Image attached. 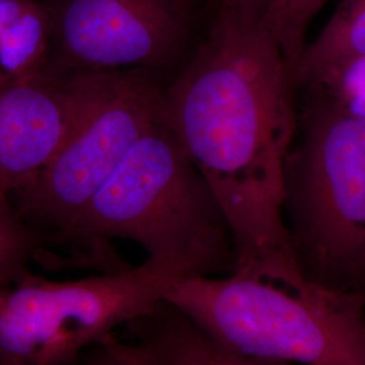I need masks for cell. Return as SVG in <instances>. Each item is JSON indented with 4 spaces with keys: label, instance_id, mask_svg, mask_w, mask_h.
<instances>
[{
    "label": "cell",
    "instance_id": "1",
    "mask_svg": "<svg viewBox=\"0 0 365 365\" xmlns=\"http://www.w3.org/2000/svg\"><path fill=\"white\" fill-rule=\"evenodd\" d=\"M299 96L274 38L211 9L205 38L165 90V119L215 196L233 274L304 286L286 214V165Z\"/></svg>",
    "mask_w": 365,
    "mask_h": 365
},
{
    "label": "cell",
    "instance_id": "2",
    "mask_svg": "<svg viewBox=\"0 0 365 365\" xmlns=\"http://www.w3.org/2000/svg\"><path fill=\"white\" fill-rule=\"evenodd\" d=\"M113 240L135 242L148 259L182 262L196 277L235 272L225 215L165 118L134 143L63 244L108 272L130 265L111 249Z\"/></svg>",
    "mask_w": 365,
    "mask_h": 365
},
{
    "label": "cell",
    "instance_id": "3",
    "mask_svg": "<svg viewBox=\"0 0 365 365\" xmlns=\"http://www.w3.org/2000/svg\"><path fill=\"white\" fill-rule=\"evenodd\" d=\"M168 300L223 346L300 365H365V295L244 274L190 277Z\"/></svg>",
    "mask_w": 365,
    "mask_h": 365
},
{
    "label": "cell",
    "instance_id": "4",
    "mask_svg": "<svg viewBox=\"0 0 365 365\" xmlns=\"http://www.w3.org/2000/svg\"><path fill=\"white\" fill-rule=\"evenodd\" d=\"M299 96L284 214L303 277L365 295V118Z\"/></svg>",
    "mask_w": 365,
    "mask_h": 365
},
{
    "label": "cell",
    "instance_id": "5",
    "mask_svg": "<svg viewBox=\"0 0 365 365\" xmlns=\"http://www.w3.org/2000/svg\"><path fill=\"white\" fill-rule=\"evenodd\" d=\"M78 75V111L64 141L10 199L45 244H63L134 143L165 118L170 78L160 73L120 69Z\"/></svg>",
    "mask_w": 365,
    "mask_h": 365
},
{
    "label": "cell",
    "instance_id": "6",
    "mask_svg": "<svg viewBox=\"0 0 365 365\" xmlns=\"http://www.w3.org/2000/svg\"><path fill=\"white\" fill-rule=\"evenodd\" d=\"M196 277L178 261L138 265L78 280L31 269L0 287V359L27 365H78L83 353L152 313L170 289Z\"/></svg>",
    "mask_w": 365,
    "mask_h": 365
},
{
    "label": "cell",
    "instance_id": "7",
    "mask_svg": "<svg viewBox=\"0 0 365 365\" xmlns=\"http://www.w3.org/2000/svg\"><path fill=\"white\" fill-rule=\"evenodd\" d=\"M48 71L144 69L172 78L205 38L211 0H46Z\"/></svg>",
    "mask_w": 365,
    "mask_h": 365
},
{
    "label": "cell",
    "instance_id": "8",
    "mask_svg": "<svg viewBox=\"0 0 365 365\" xmlns=\"http://www.w3.org/2000/svg\"><path fill=\"white\" fill-rule=\"evenodd\" d=\"M80 98L78 73L0 78V196L24 188L66 138Z\"/></svg>",
    "mask_w": 365,
    "mask_h": 365
},
{
    "label": "cell",
    "instance_id": "9",
    "mask_svg": "<svg viewBox=\"0 0 365 365\" xmlns=\"http://www.w3.org/2000/svg\"><path fill=\"white\" fill-rule=\"evenodd\" d=\"M123 329L152 365H292L223 346L165 299Z\"/></svg>",
    "mask_w": 365,
    "mask_h": 365
},
{
    "label": "cell",
    "instance_id": "10",
    "mask_svg": "<svg viewBox=\"0 0 365 365\" xmlns=\"http://www.w3.org/2000/svg\"><path fill=\"white\" fill-rule=\"evenodd\" d=\"M52 16L46 0H0V73L29 78L48 71Z\"/></svg>",
    "mask_w": 365,
    "mask_h": 365
},
{
    "label": "cell",
    "instance_id": "11",
    "mask_svg": "<svg viewBox=\"0 0 365 365\" xmlns=\"http://www.w3.org/2000/svg\"><path fill=\"white\" fill-rule=\"evenodd\" d=\"M365 54V0H341L315 38L307 42L292 71L297 90L322 68Z\"/></svg>",
    "mask_w": 365,
    "mask_h": 365
},
{
    "label": "cell",
    "instance_id": "12",
    "mask_svg": "<svg viewBox=\"0 0 365 365\" xmlns=\"http://www.w3.org/2000/svg\"><path fill=\"white\" fill-rule=\"evenodd\" d=\"M342 115L365 118V54L342 58L318 71L298 87Z\"/></svg>",
    "mask_w": 365,
    "mask_h": 365
},
{
    "label": "cell",
    "instance_id": "13",
    "mask_svg": "<svg viewBox=\"0 0 365 365\" xmlns=\"http://www.w3.org/2000/svg\"><path fill=\"white\" fill-rule=\"evenodd\" d=\"M11 203L0 196V287L16 280L30 269V262L45 247Z\"/></svg>",
    "mask_w": 365,
    "mask_h": 365
},
{
    "label": "cell",
    "instance_id": "14",
    "mask_svg": "<svg viewBox=\"0 0 365 365\" xmlns=\"http://www.w3.org/2000/svg\"><path fill=\"white\" fill-rule=\"evenodd\" d=\"M78 365H152L135 344L117 333L83 353Z\"/></svg>",
    "mask_w": 365,
    "mask_h": 365
},
{
    "label": "cell",
    "instance_id": "15",
    "mask_svg": "<svg viewBox=\"0 0 365 365\" xmlns=\"http://www.w3.org/2000/svg\"><path fill=\"white\" fill-rule=\"evenodd\" d=\"M0 365H27L21 361H14V360H7V359H0Z\"/></svg>",
    "mask_w": 365,
    "mask_h": 365
},
{
    "label": "cell",
    "instance_id": "16",
    "mask_svg": "<svg viewBox=\"0 0 365 365\" xmlns=\"http://www.w3.org/2000/svg\"><path fill=\"white\" fill-rule=\"evenodd\" d=\"M0 78H4V75H3V73H0Z\"/></svg>",
    "mask_w": 365,
    "mask_h": 365
}]
</instances>
